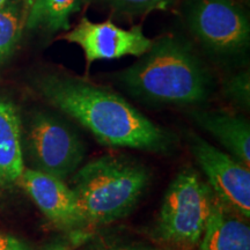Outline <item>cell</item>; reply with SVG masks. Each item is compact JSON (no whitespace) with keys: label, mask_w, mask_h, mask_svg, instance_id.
<instances>
[{"label":"cell","mask_w":250,"mask_h":250,"mask_svg":"<svg viewBox=\"0 0 250 250\" xmlns=\"http://www.w3.org/2000/svg\"><path fill=\"white\" fill-rule=\"evenodd\" d=\"M36 88L52 107L76 120L103 145L153 153L173 149V133L110 90L65 74L43 76Z\"/></svg>","instance_id":"cell-1"},{"label":"cell","mask_w":250,"mask_h":250,"mask_svg":"<svg viewBox=\"0 0 250 250\" xmlns=\"http://www.w3.org/2000/svg\"><path fill=\"white\" fill-rule=\"evenodd\" d=\"M117 78L133 96L161 104H198L213 88L210 72L189 43L173 36L154 41Z\"/></svg>","instance_id":"cell-2"},{"label":"cell","mask_w":250,"mask_h":250,"mask_svg":"<svg viewBox=\"0 0 250 250\" xmlns=\"http://www.w3.org/2000/svg\"><path fill=\"white\" fill-rule=\"evenodd\" d=\"M149 182L145 166L123 155L94 159L72 175L87 224L101 226L120 220L133 210Z\"/></svg>","instance_id":"cell-3"},{"label":"cell","mask_w":250,"mask_h":250,"mask_svg":"<svg viewBox=\"0 0 250 250\" xmlns=\"http://www.w3.org/2000/svg\"><path fill=\"white\" fill-rule=\"evenodd\" d=\"M213 190L192 169H184L175 176L166 191L155 235L162 242L193 248L199 245L211 212Z\"/></svg>","instance_id":"cell-4"},{"label":"cell","mask_w":250,"mask_h":250,"mask_svg":"<svg viewBox=\"0 0 250 250\" xmlns=\"http://www.w3.org/2000/svg\"><path fill=\"white\" fill-rule=\"evenodd\" d=\"M27 147L33 169L65 181L83 164L85 144L78 133L61 118L36 112L27 129Z\"/></svg>","instance_id":"cell-5"},{"label":"cell","mask_w":250,"mask_h":250,"mask_svg":"<svg viewBox=\"0 0 250 250\" xmlns=\"http://www.w3.org/2000/svg\"><path fill=\"white\" fill-rule=\"evenodd\" d=\"M186 14L193 35L214 54H237L249 45L248 17L233 0H190Z\"/></svg>","instance_id":"cell-6"},{"label":"cell","mask_w":250,"mask_h":250,"mask_svg":"<svg viewBox=\"0 0 250 250\" xmlns=\"http://www.w3.org/2000/svg\"><path fill=\"white\" fill-rule=\"evenodd\" d=\"M189 146L215 195L249 219V167L196 134H189Z\"/></svg>","instance_id":"cell-7"},{"label":"cell","mask_w":250,"mask_h":250,"mask_svg":"<svg viewBox=\"0 0 250 250\" xmlns=\"http://www.w3.org/2000/svg\"><path fill=\"white\" fill-rule=\"evenodd\" d=\"M62 39L83 49L87 66L96 61H111L125 56L140 57L151 49L154 42L143 33L139 26L124 29L111 21L92 22L86 18Z\"/></svg>","instance_id":"cell-8"},{"label":"cell","mask_w":250,"mask_h":250,"mask_svg":"<svg viewBox=\"0 0 250 250\" xmlns=\"http://www.w3.org/2000/svg\"><path fill=\"white\" fill-rule=\"evenodd\" d=\"M19 186L59 229L79 230L88 226L76 193L65 181L33 168H24Z\"/></svg>","instance_id":"cell-9"},{"label":"cell","mask_w":250,"mask_h":250,"mask_svg":"<svg viewBox=\"0 0 250 250\" xmlns=\"http://www.w3.org/2000/svg\"><path fill=\"white\" fill-rule=\"evenodd\" d=\"M248 220L214 193L199 250H250Z\"/></svg>","instance_id":"cell-10"},{"label":"cell","mask_w":250,"mask_h":250,"mask_svg":"<svg viewBox=\"0 0 250 250\" xmlns=\"http://www.w3.org/2000/svg\"><path fill=\"white\" fill-rule=\"evenodd\" d=\"M24 168L20 116L14 103L0 96V190L19 184Z\"/></svg>","instance_id":"cell-11"},{"label":"cell","mask_w":250,"mask_h":250,"mask_svg":"<svg viewBox=\"0 0 250 250\" xmlns=\"http://www.w3.org/2000/svg\"><path fill=\"white\" fill-rule=\"evenodd\" d=\"M197 124L211 133L227 153L250 167V124L245 117L227 111H196Z\"/></svg>","instance_id":"cell-12"},{"label":"cell","mask_w":250,"mask_h":250,"mask_svg":"<svg viewBox=\"0 0 250 250\" xmlns=\"http://www.w3.org/2000/svg\"><path fill=\"white\" fill-rule=\"evenodd\" d=\"M81 0H36L28 11V29L44 28L55 33L70 29V18L79 11Z\"/></svg>","instance_id":"cell-13"},{"label":"cell","mask_w":250,"mask_h":250,"mask_svg":"<svg viewBox=\"0 0 250 250\" xmlns=\"http://www.w3.org/2000/svg\"><path fill=\"white\" fill-rule=\"evenodd\" d=\"M22 13L18 4L7 2L0 8V65L7 61L21 37Z\"/></svg>","instance_id":"cell-14"},{"label":"cell","mask_w":250,"mask_h":250,"mask_svg":"<svg viewBox=\"0 0 250 250\" xmlns=\"http://www.w3.org/2000/svg\"><path fill=\"white\" fill-rule=\"evenodd\" d=\"M116 12L123 14H145L156 9H166L174 0H104Z\"/></svg>","instance_id":"cell-15"},{"label":"cell","mask_w":250,"mask_h":250,"mask_svg":"<svg viewBox=\"0 0 250 250\" xmlns=\"http://www.w3.org/2000/svg\"><path fill=\"white\" fill-rule=\"evenodd\" d=\"M226 95L243 108L249 107V74L240 73L226 85Z\"/></svg>","instance_id":"cell-16"},{"label":"cell","mask_w":250,"mask_h":250,"mask_svg":"<svg viewBox=\"0 0 250 250\" xmlns=\"http://www.w3.org/2000/svg\"><path fill=\"white\" fill-rule=\"evenodd\" d=\"M0 250H31L22 240L0 232Z\"/></svg>","instance_id":"cell-17"},{"label":"cell","mask_w":250,"mask_h":250,"mask_svg":"<svg viewBox=\"0 0 250 250\" xmlns=\"http://www.w3.org/2000/svg\"><path fill=\"white\" fill-rule=\"evenodd\" d=\"M43 250H72V248L62 241H55L45 246Z\"/></svg>","instance_id":"cell-18"},{"label":"cell","mask_w":250,"mask_h":250,"mask_svg":"<svg viewBox=\"0 0 250 250\" xmlns=\"http://www.w3.org/2000/svg\"><path fill=\"white\" fill-rule=\"evenodd\" d=\"M118 250H159L154 248H143V247H130V248H122Z\"/></svg>","instance_id":"cell-19"},{"label":"cell","mask_w":250,"mask_h":250,"mask_svg":"<svg viewBox=\"0 0 250 250\" xmlns=\"http://www.w3.org/2000/svg\"><path fill=\"white\" fill-rule=\"evenodd\" d=\"M35 1L36 0H23L24 5H26V8L28 9V11H29V8L31 7V6L35 4Z\"/></svg>","instance_id":"cell-20"},{"label":"cell","mask_w":250,"mask_h":250,"mask_svg":"<svg viewBox=\"0 0 250 250\" xmlns=\"http://www.w3.org/2000/svg\"><path fill=\"white\" fill-rule=\"evenodd\" d=\"M8 1H9V0H0V8L4 7V6L7 4Z\"/></svg>","instance_id":"cell-21"}]
</instances>
